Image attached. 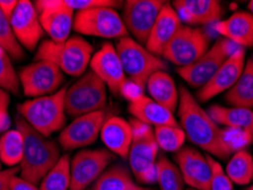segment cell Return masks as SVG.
Listing matches in <instances>:
<instances>
[{
    "instance_id": "obj_1",
    "label": "cell",
    "mask_w": 253,
    "mask_h": 190,
    "mask_svg": "<svg viewBox=\"0 0 253 190\" xmlns=\"http://www.w3.org/2000/svg\"><path fill=\"white\" fill-rule=\"evenodd\" d=\"M178 115L186 139L195 146L206 151L212 157L226 159L233 155L227 145L225 130L213 121L208 111L200 105L195 96L185 87L179 88Z\"/></svg>"
},
{
    "instance_id": "obj_2",
    "label": "cell",
    "mask_w": 253,
    "mask_h": 190,
    "mask_svg": "<svg viewBox=\"0 0 253 190\" xmlns=\"http://www.w3.org/2000/svg\"><path fill=\"white\" fill-rule=\"evenodd\" d=\"M16 129L20 130L24 139L20 177L38 185L59 161L61 150L57 143L39 133L21 116L16 120Z\"/></svg>"
},
{
    "instance_id": "obj_3",
    "label": "cell",
    "mask_w": 253,
    "mask_h": 190,
    "mask_svg": "<svg viewBox=\"0 0 253 190\" xmlns=\"http://www.w3.org/2000/svg\"><path fill=\"white\" fill-rule=\"evenodd\" d=\"M92 57V46L79 36L65 42L42 40L37 48L36 61H47L71 76H83Z\"/></svg>"
},
{
    "instance_id": "obj_4",
    "label": "cell",
    "mask_w": 253,
    "mask_h": 190,
    "mask_svg": "<svg viewBox=\"0 0 253 190\" xmlns=\"http://www.w3.org/2000/svg\"><path fill=\"white\" fill-rule=\"evenodd\" d=\"M66 88H61L55 94L21 103L17 107L20 116L47 138L62 130L66 121Z\"/></svg>"
},
{
    "instance_id": "obj_5",
    "label": "cell",
    "mask_w": 253,
    "mask_h": 190,
    "mask_svg": "<svg viewBox=\"0 0 253 190\" xmlns=\"http://www.w3.org/2000/svg\"><path fill=\"white\" fill-rule=\"evenodd\" d=\"M129 123L133 133L128 155L130 170L141 184L152 185L156 182V161L160 150L154 137V130L151 125L137 118H131Z\"/></svg>"
},
{
    "instance_id": "obj_6",
    "label": "cell",
    "mask_w": 253,
    "mask_h": 190,
    "mask_svg": "<svg viewBox=\"0 0 253 190\" xmlns=\"http://www.w3.org/2000/svg\"><path fill=\"white\" fill-rule=\"evenodd\" d=\"M115 49L126 76L140 89L146 88L148 77L158 71H167L168 64L160 56L152 54L146 47L130 37L119 39Z\"/></svg>"
},
{
    "instance_id": "obj_7",
    "label": "cell",
    "mask_w": 253,
    "mask_h": 190,
    "mask_svg": "<svg viewBox=\"0 0 253 190\" xmlns=\"http://www.w3.org/2000/svg\"><path fill=\"white\" fill-rule=\"evenodd\" d=\"M106 103L107 87L91 70L66 88L65 111L71 117L103 111Z\"/></svg>"
},
{
    "instance_id": "obj_8",
    "label": "cell",
    "mask_w": 253,
    "mask_h": 190,
    "mask_svg": "<svg viewBox=\"0 0 253 190\" xmlns=\"http://www.w3.org/2000/svg\"><path fill=\"white\" fill-rule=\"evenodd\" d=\"M73 30L80 35L104 39H121L128 33L121 15L111 7H96L77 12Z\"/></svg>"
},
{
    "instance_id": "obj_9",
    "label": "cell",
    "mask_w": 253,
    "mask_h": 190,
    "mask_svg": "<svg viewBox=\"0 0 253 190\" xmlns=\"http://www.w3.org/2000/svg\"><path fill=\"white\" fill-rule=\"evenodd\" d=\"M237 49H240L239 46L222 38L215 41L213 46L196 62L184 68H177V73L191 87L200 89L211 80L215 72Z\"/></svg>"
},
{
    "instance_id": "obj_10",
    "label": "cell",
    "mask_w": 253,
    "mask_h": 190,
    "mask_svg": "<svg viewBox=\"0 0 253 190\" xmlns=\"http://www.w3.org/2000/svg\"><path fill=\"white\" fill-rule=\"evenodd\" d=\"M209 43L210 38L202 29L183 24L161 57L178 68H184L202 57L209 49Z\"/></svg>"
},
{
    "instance_id": "obj_11",
    "label": "cell",
    "mask_w": 253,
    "mask_h": 190,
    "mask_svg": "<svg viewBox=\"0 0 253 190\" xmlns=\"http://www.w3.org/2000/svg\"><path fill=\"white\" fill-rule=\"evenodd\" d=\"M18 79L24 95L32 98L55 94L64 82L62 71L47 61H36L25 66L18 73Z\"/></svg>"
},
{
    "instance_id": "obj_12",
    "label": "cell",
    "mask_w": 253,
    "mask_h": 190,
    "mask_svg": "<svg viewBox=\"0 0 253 190\" xmlns=\"http://www.w3.org/2000/svg\"><path fill=\"white\" fill-rule=\"evenodd\" d=\"M115 155L107 150H85L71 159L70 190H85L102 176Z\"/></svg>"
},
{
    "instance_id": "obj_13",
    "label": "cell",
    "mask_w": 253,
    "mask_h": 190,
    "mask_svg": "<svg viewBox=\"0 0 253 190\" xmlns=\"http://www.w3.org/2000/svg\"><path fill=\"white\" fill-rule=\"evenodd\" d=\"M162 0H128L125 2L122 21L133 40L145 46L162 7Z\"/></svg>"
},
{
    "instance_id": "obj_14",
    "label": "cell",
    "mask_w": 253,
    "mask_h": 190,
    "mask_svg": "<svg viewBox=\"0 0 253 190\" xmlns=\"http://www.w3.org/2000/svg\"><path fill=\"white\" fill-rule=\"evenodd\" d=\"M43 32L54 42H65L73 29L74 10L65 0H37L33 2Z\"/></svg>"
},
{
    "instance_id": "obj_15",
    "label": "cell",
    "mask_w": 253,
    "mask_h": 190,
    "mask_svg": "<svg viewBox=\"0 0 253 190\" xmlns=\"http://www.w3.org/2000/svg\"><path fill=\"white\" fill-rule=\"evenodd\" d=\"M106 118V112L104 110L76 117L59 133V146L64 151L90 146L97 140Z\"/></svg>"
},
{
    "instance_id": "obj_16",
    "label": "cell",
    "mask_w": 253,
    "mask_h": 190,
    "mask_svg": "<svg viewBox=\"0 0 253 190\" xmlns=\"http://www.w3.org/2000/svg\"><path fill=\"white\" fill-rule=\"evenodd\" d=\"M89 65L92 72L105 83L113 95L122 96L126 94L128 80L115 46L112 43H104L97 53L92 55Z\"/></svg>"
},
{
    "instance_id": "obj_17",
    "label": "cell",
    "mask_w": 253,
    "mask_h": 190,
    "mask_svg": "<svg viewBox=\"0 0 253 190\" xmlns=\"http://www.w3.org/2000/svg\"><path fill=\"white\" fill-rule=\"evenodd\" d=\"M245 49L240 48L221 65L211 80L196 92L199 103H207L213 97L227 92L239 80L245 66Z\"/></svg>"
},
{
    "instance_id": "obj_18",
    "label": "cell",
    "mask_w": 253,
    "mask_h": 190,
    "mask_svg": "<svg viewBox=\"0 0 253 190\" xmlns=\"http://www.w3.org/2000/svg\"><path fill=\"white\" fill-rule=\"evenodd\" d=\"M9 22L14 35L22 47L30 51L38 48L44 32L33 2L29 0H20Z\"/></svg>"
},
{
    "instance_id": "obj_19",
    "label": "cell",
    "mask_w": 253,
    "mask_h": 190,
    "mask_svg": "<svg viewBox=\"0 0 253 190\" xmlns=\"http://www.w3.org/2000/svg\"><path fill=\"white\" fill-rule=\"evenodd\" d=\"M174 162L189 188L210 190L212 172L207 155L194 147H183L174 154Z\"/></svg>"
},
{
    "instance_id": "obj_20",
    "label": "cell",
    "mask_w": 253,
    "mask_h": 190,
    "mask_svg": "<svg viewBox=\"0 0 253 190\" xmlns=\"http://www.w3.org/2000/svg\"><path fill=\"white\" fill-rule=\"evenodd\" d=\"M172 7L188 27L218 23L224 15V7L217 0H174Z\"/></svg>"
},
{
    "instance_id": "obj_21",
    "label": "cell",
    "mask_w": 253,
    "mask_h": 190,
    "mask_svg": "<svg viewBox=\"0 0 253 190\" xmlns=\"http://www.w3.org/2000/svg\"><path fill=\"white\" fill-rule=\"evenodd\" d=\"M181 27H183V23H181L180 18L172 5L166 2L158 18H156L155 24L152 29L151 35L148 37L145 47L152 54L161 57L167 46L173 39V37L177 35V32L179 31Z\"/></svg>"
},
{
    "instance_id": "obj_22",
    "label": "cell",
    "mask_w": 253,
    "mask_h": 190,
    "mask_svg": "<svg viewBox=\"0 0 253 190\" xmlns=\"http://www.w3.org/2000/svg\"><path fill=\"white\" fill-rule=\"evenodd\" d=\"M100 138L107 151L126 159L131 147L133 133L128 121L120 116L107 117L100 130Z\"/></svg>"
},
{
    "instance_id": "obj_23",
    "label": "cell",
    "mask_w": 253,
    "mask_h": 190,
    "mask_svg": "<svg viewBox=\"0 0 253 190\" xmlns=\"http://www.w3.org/2000/svg\"><path fill=\"white\" fill-rule=\"evenodd\" d=\"M129 113L133 118H137L148 125H178V122L172 112L154 102L151 97L139 94L129 98Z\"/></svg>"
},
{
    "instance_id": "obj_24",
    "label": "cell",
    "mask_w": 253,
    "mask_h": 190,
    "mask_svg": "<svg viewBox=\"0 0 253 190\" xmlns=\"http://www.w3.org/2000/svg\"><path fill=\"white\" fill-rule=\"evenodd\" d=\"M215 31L240 48H252L253 15L244 10L234 13L227 20L215 23Z\"/></svg>"
},
{
    "instance_id": "obj_25",
    "label": "cell",
    "mask_w": 253,
    "mask_h": 190,
    "mask_svg": "<svg viewBox=\"0 0 253 190\" xmlns=\"http://www.w3.org/2000/svg\"><path fill=\"white\" fill-rule=\"evenodd\" d=\"M146 89L152 99L174 113L179 104V89L167 71H158L148 77Z\"/></svg>"
},
{
    "instance_id": "obj_26",
    "label": "cell",
    "mask_w": 253,
    "mask_h": 190,
    "mask_svg": "<svg viewBox=\"0 0 253 190\" xmlns=\"http://www.w3.org/2000/svg\"><path fill=\"white\" fill-rule=\"evenodd\" d=\"M208 113L213 118L218 125L225 128L243 130L250 132L253 136V111L241 107H225L220 105H212Z\"/></svg>"
},
{
    "instance_id": "obj_27",
    "label": "cell",
    "mask_w": 253,
    "mask_h": 190,
    "mask_svg": "<svg viewBox=\"0 0 253 190\" xmlns=\"http://www.w3.org/2000/svg\"><path fill=\"white\" fill-rule=\"evenodd\" d=\"M225 100L232 107L253 109V58L245 63L239 80L226 92Z\"/></svg>"
},
{
    "instance_id": "obj_28",
    "label": "cell",
    "mask_w": 253,
    "mask_h": 190,
    "mask_svg": "<svg viewBox=\"0 0 253 190\" xmlns=\"http://www.w3.org/2000/svg\"><path fill=\"white\" fill-rule=\"evenodd\" d=\"M24 139L18 129L8 130L0 137V161L9 167L20 165L23 158Z\"/></svg>"
},
{
    "instance_id": "obj_29",
    "label": "cell",
    "mask_w": 253,
    "mask_h": 190,
    "mask_svg": "<svg viewBox=\"0 0 253 190\" xmlns=\"http://www.w3.org/2000/svg\"><path fill=\"white\" fill-rule=\"evenodd\" d=\"M225 172L233 184L248 186L253 177V157L247 150L234 152L225 167Z\"/></svg>"
},
{
    "instance_id": "obj_30",
    "label": "cell",
    "mask_w": 253,
    "mask_h": 190,
    "mask_svg": "<svg viewBox=\"0 0 253 190\" xmlns=\"http://www.w3.org/2000/svg\"><path fill=\"white\" fill-rule=\"evenodd\" d=\"M156 182L161 190H185V180L179 167L166 155L156 161Z\"/></svg>"
},
{
    "instance_id": "obj_31",
    "label": "cell",
    "mask_w": 253,
    "mask_h": 190,
    "mask_svg": "<svg viewBox=\"0 0 253 190\" xmlns=\"http://www.w3.org/2000/svg\"><path fill=\"white\" fill-rule=\"evenodd\" d=\"M132 185L130 171L125 165L118 164L104 171L91 190H128Z\"/></svg>"
},
{
    "instance_id": "obj_32",
    "label": "cell",
    "mask_w": 253,
    "mask_h": 190,
    "mask_svg": "<svg viewBox=\"0 0 253 190\" xmlns=\"http://www.w3.org/2000/svg\"><path fill=\"white\" fill-rule=\"evenodd\" d=\"M71 159L69 155H63L53 169L40 182V190H70Z\"/></svg>"
},
{
    "instance_id": "obj_33",
    "label": "cell",
    "mask_w": 253,
    "mask_h": 190,
    "mask_svg": "<svg viewBox=\"0 0 253 190\" xmlns=\"http://www.w3.org/2000/svg\"><path fill=\"white\" fill-rule=\"evenodd\" d=\"M154 137L160 150L163 152H177L184 146L186 135L180 125L155 126Z\"/></svg>"
},
{
    "instance_id": "obj_34",
    "label": "cell",
    "mask_w": 253,
    "mask_h": 190,
    "mask_svg": "<svg viewBox=\"0 0 253 190\" xmlns=\"http://www.w3.org/2000/svg\"><path fill=\"white\" fill-rule=\"evenodd\" d=\"M0 47L15 61H22L24 58V49L15 37L12 25L8 18L0 9Z\"/></svg>"
},
{
    "instance_id": "obj_35",
    "label": "cell",
    "mask_w": 253,
    "mask_h": 190,
    "mask_svg": "<svg viewBox=\"0 0 253 190\" xmlns=\"http://www.w3.org/2000/svg\"><path fill=\"white\" fill-rule=\"evenodd\" d=\"M0 88L13 95H17L21 89L20 79L12 64V58L1 47H0Z\"/></svg>"
},
{
    "instance_id": "obj_36",
    "label": "cell",
    "mask_w": 253,
    "mask_h": 190,
    "mask_svg": "<svg viewBox=\"0 0 253 190\" xmlns=\"http://www.w3.org/2000/svg\"><path fill=\"white\" fill-rule=\"evenodd\" d=\"M207 158L211 166L212 172L210 190H235L234 189V184L226 174L225 169L221 166V164L212 156L207 155Z\"/></svg>"
},
{
    "instance_id": "obj_37",
    "label": "cell",
    "mask_w": 253,
    "mask_h": 190,
    "mask_svg": "<svg viewBox=\"0 0 253 190\" xmlns=\"http://www.w3.org/2000/svg\"><path fill=\"white\" fill-rule=\"evenodd\" d=\"M65 2L72 8L74 12H79V10L91 9L96 7H115L120 6L121 1H115V0H65Z\"/></svg>"
},
{
    "instance_id": "obj_38",
    "label": "cell",
    "mask_w": 253,
    "mask_h": 190,
    "mask_svg": "<svg viewBox=\"0 0 253 190\" xmlns=\"http://www.w3.org/2000/svg\"><path fill=\"white\" fill-rule=\"evenodd\" d=\"M20 173V167H8L0 171V190H10V181Z\"/></svg>"
},
{
    "instance_id": "obj_39",
    "label": "cell",
    "mask_w": 253,
    "mask_h": 190,
    "mask_svg": "<svg viewBox=\"0 0 253 190\" xmlns=\"http://www.w3.org/2000/svg\"><path fill=\"white\" fill-rule=\"evenodd\" d=\"M10 190H40V188L37 187V185L24 180L23 178L15 176L10 181Z\"/></svg>"
},
{
    "instance_id": "obj_40",
    "label": "cell",
    "mask_w": 253,
    "mask_h": 190,
    "mask_svg": "<svg viewBox=\"0 0 253 190\" xmlns=\"http://www.w3.org/2000/svg\"><path fill=\"white\" fill-rule=\"evenodd\" d=\"M18 1L20 0H0V9H1L2 14L8 18L12 17L13 13L16 9V7L18 5Z\"/></svg>"
},
{
    "instance_id": "obj_41",
    "label": "cell",
    "mask_w": 253,
    "mask_h": 190,
    "mask_svg": "<svg viewBox=\"0 0 253 190\" xmlns=\"http://www.w3.org/2000/svg\"><path fill=\"white\" fill-rule=\"evenodd\" d=\"M9 92H7L6 90L0 88V113L2 112L8 111V106H9Z\"/></svg>"
},
{
    "instance_id": "obj_42",
    "label": "cell",
    "mask_w": 253,
    "mask_h": 190,
    "mask_svg": "<svg viewBox=\"0 0 253 190\" xmlns=\"http://www.w3.org/2000/svg\"><path fill=\"white\" fill-rule=\"evenodd\" d=\"M10 125V117L8 111L0 113V133H5L8 131Z\"/></svg>"
},
{
    "instance_id": "obj_43",
    "label": "cell",
    "mask_w": 253,
    "mask_h": 190,
    "mask_svg": "<svg viewBox=\"0 0 253 190\" xmlns=\"http://www.w3.org/2000/svg\"><path fill=\"white\" fill-rule=\"evenodd\" d=\"M128 190H152L150 188H144V187H139V186H136L135 184H133L131 187H130Z\"/></svg>"
},
{
    "instance_id": "obj_44",
    "label": "cell",
    "mask_w": 253,
    "mask_h": 190,
    "mask_svg": "<svg viewBox=\"0 0 253 190\" xmlns=\"http://www.w3.org/2000/svg\"><path fill=\"white\" fill-rule=\"evenodd\" d=\"M248 8H249V12H250V13L253 15V0H251V1L249 2Z\"/></svg>"
},
{
    "instance_id": "obj_45",
    "label": "cell",
    "mask_w": 253,
    "mask_h": 190,
    "mask_svg": "<svg viewBox=\"0 0 253 190\" xmlns=\"http://www.w3.org/2000/svg\"><path fill=\"white\" fill-rule=\"evenodd\" d=\"M245 190H253V185H252V186H250V187H248V188L245 189Z\"/></svg>"
},
{
    "instance_id": "obj_46",
    "label": "cell",
    "mask_w": 253,
    "mask_h": 190,
    "mask_svg": "<svg viewBox=\"0 0 253 190\" xmlns=\"http://www.w3.org/2000/svg\"><path fill=\"white\" fill-rule=\"evenodd\" d=\"M0 171H1V161H0Z\"/></svg>"
},
{
    "instance_id": "obj_47",
    "label": "cell",
    "mask_w": 253,
    "mask_h": 190,
    "mask_svg": "<svg viewBox=\"0 0 253 190\" xmlns=\"http://www.w3.org/2000/svg\"><path fill=\"white\" fill-rule=\"evenodd\" d=\"M186 190H195V189H193V188H188V189H186Z\"/></svg>"
},
{
    "instance_id": "obj_48",
    "label": "cell",
    "mask_w": 253,
    "mask_h": 190,
    "mask_svg": "<svg viewBox=\"0 0 253 190\" xmlns=\"http://www.w3.org/2000/svg\"><path fill=\"white\" fill-rule=\"evenodd\" d=\"M252 181H253V177H252Z\"/></svg>"
}]
</instances>
